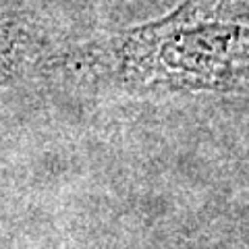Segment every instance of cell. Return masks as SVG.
Listing matches in <instances>:
<instances>
[{
	"mask_svg": "<svg viewBox=\"0 0 249 249\" xmlns=\"http://www.w3.org/2000/svg\"><path fill=\"white\" fill-rule=\"evenodd\" d=\"M62 65L104 88L249 93V0H181L158 19L69 50Z\"/></svg>",
	"mask_w": 249,
	"mask_h": 249,
	"instance_id": "6da1fadb",
	"label": "cell"
},
{
	"mask_svg": "<svg viewBox=\"0 0 249 249\" xmlns=\"http://www.w3.org/2000/svg\"><path fill=\"white\" fill-rule=\"evenodd\" d=\"M40 52L36 31L23 19L0 13V85L15 79Z\"/></svg>",
	"mask_w": 249,
	"mask_h": 249,
	"instance_id": "7a4b0ae2",
	"label": "cell"
}]
</instances>
